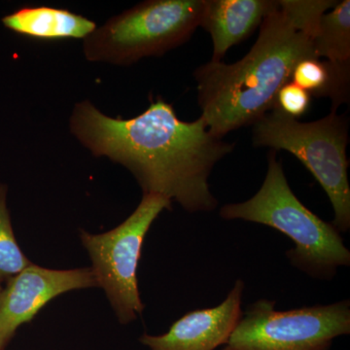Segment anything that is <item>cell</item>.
Wrapping results in <instances>:
<instances>
[{"mask_svg":"<svg viewBox=\"0 0 350 350\" xmlns=\"http://www.w3.org/2000/svg\"><path fill=\"white\" fill-rule=\"evenodd\" d=\"M11 31L39 40L85 39L96 29V23L63 8L24 6L2 18Z\"/></svg>","mask_w":350,"mask_h":350,"instance_id":"11","label":"cell"},{"mask_svg":"<svg viewBox=\"0 0 350 350\" xmlns=\"http://www.w3.org/2000/svg\"><path fill=\"white\" fill-rule=\"evenodd\" d=\"M69 129L93 155L130 170L144 194L163 196L188 213L217 207L209 175L234 144L213 135L202 117L182 121L161 96L131 119L111 118L83 100L73 108Z\"/></svg>","mask_w":350,"mask_h":350,"instance_id":"1","label":"cell"},{"mask_svg":"<svg viewBox=\"0 0 350 350\" xmlns=\"http://www.w3.org/2000/svg\"><path fill=\"white\" fill-rule=\"evenodd\" d=\"M276 151L269 155L268 172L254 197L221 207L227 220L241 219L273 228L293 241L286 257L292 266L310 278L332 280L340 267L350 265V251L340 232L301 204L290 188Z\"/></svg>","mask_w":350,"mask_h":350,"instance_id":"3","label":"cell"},{"mask_svg":"<svg viewBox=\"0 0 350 350\" xmlns=\"http://www.w3.org/2000/svg\"><path fill=\"white\" fill-rule=\"evenodd\" d=\"M204 0H148L115 16L84 39L89 62L131 66L162 56L192 38Z\"/></svg>","mask_w":350,"mask_h":350,"instance_id":"5","label":"cell"},{"mask_svg":"<svg viewBox=\"0 0 350 350\" xmlns=\"http://www.w3.org/2000/svg\"><path fill=\"white\" fill-rule=\"evenodd\" d=\"M253 145L285 150L303 163L325 191L334 209L332 224L340 232L350 229L349 121L332 111L319 121L301 123L278 108L253 125Z\"/></svg>","mask_w":350,"mask_h":350,"instance_id":"4","label":"cell"},{"mask_svg":"<svg viewBox=\"0 0 350 350\" xmlns=\"http://www.w3.org/2000/svg\"><path fill=\"white\" fill-rule=\"evenodd\" d=\"M273 3L275 0H204L200 27L213 39L211 62H222L230 48L250 38Z\"/></svg>","mask_w":350,"mask_h":350,"instance_id":"10","label":"cell"},{"mask_svg":"<svg viewBox=\"0 0 350 350\" xmlns=\"http://www.w3.org/2000/svg\"><path fill=\"white\" fill-rule=\"evenodd\" d=\"M172 202L158 194H144L135 211L118 227L100 234L80 231L92 260V271L103 288L120 323L129 324L144 312L138 290L137 268L147 232Z\"/></svg>","mask_w":350,"mask_h":350,"instance_id":"6","label":"cell"},{"mask_svg":"<svg viewBox=\"0 0 350 350\" xmlns=\"http://www.w3.org/2000/svg\"><path fill=\"white\" fill-rule=\"evenodd\" d=\"M244 288L243 280H237L220 305L186 313L167 333L144 334L139 342L150 350H215L224 347L243 315Z\"/></svg>","mask_w":350,"mask_h":350,"instance_id":"9","label":"cell"},{"mask_svg":"<svg viewBox=\"0 0 350 350\" xmlns=\"http://www.w3.org/2000/svg\"><path fill=\"white\" fill-rule=\"evenodd\" d=\"M333 0H278L260 25L250 53L232 64L209 62L194 72L202 118L213 135L252 126L276 107L278 92L294 68L317 59L313 38Z\"/></svg>","mask_w":350,"mask_h":350,"instance_id":"2","label":"cell"},{"mask_svg":"<svg viewBox=\"0 0 350 350\" xmlns=\"http://www.w3.org/2000/svg\"><path fill=\"white\" fill-rule=\"evenodd\" d=\"M317 59L338 66H350V1L338 2L320 18L313 38Z\"/></svg>","mask_w":350,"mask_h":350,"instance_id":"13","label":"cell"},{"mask_svg":"<svg viewBox=\"0 0 350 350\" xmlns=\"http://www.w3.org/2000/svg\"><path fill=\"white\" fill-rule=\"evenodd\" d=\"M276 301L258 300L243 312L222 350H329L350 334V301L275 310Z\"/></svg>","mask_w":350,"mask_h":350,"instance_id":"7","label":"cell"},{"mask_svg":"<svg viewBox=\"0 0 350 350\" xmlns=\"http://www.w3.org/2000/svg\"><path fill=\"white\" fill-rule=\"evenodd\" d=\"M31 264L14 234L7 207V186L0 183V291L11 278Z\"/></svg>","mask_w":350,"mask_h":350,"instance_id":"14","label":"cell"},{"mask_svg":"<svg viewBox=\"0 0 350 350\" xmlns=\"http://www.w3.org/2000/svg\"><path fill=\"white\" fill-rule=\"evenodd\" d=\"M350 66H338L322 59H306L294 68L291 81L315 98L332 100V111H337L349 100Z\"/></svg>","mask_w":350,"mask_h":350,"instance_id":"12","label":"cell"},{"mask_svg":"<svg viewBox=\"0 0 350 350\" xmlns=\"http://www.w3.org/2000/svg\"><path fill=\"white\" fill-rule=\"evenodd\" d=\"M312 96L293 82H288L278 92L276 107L278 110L292 118H300L308 112Z\"/></svg>","mask_w":350,"mask_h":350,"instance_id":"15","label":"cell"},{"mask_svg":"<svg viewBox=\"0 0 350 350\" xmlns=\"http://www.w3.org/2000/svg\"><path fill=\"white\" fill-rule=\"evenodd\" d=\"M94 286L91 269H52L31 264L23 269L0 291V350H5L19 327L31 323L59 295Z\"/></svg>","mask_w":350,"mask_h":350,"instance_id":"8","label":"cell"}]
</instances>
